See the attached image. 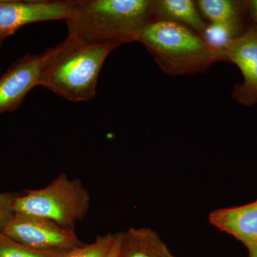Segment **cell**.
<instances>
[{"label":"cell","instance_id":"4fadbf2b","mask_svg":"<svg viewBox=\"0 0 257 257\" xmlns=\"http://www.w3.org/2000/svg\"><path fill=\"white\" fill-rule=\"evenodd\" d=\"M68 251L39 250L24 246L0 232V257H65Z\"/></svg>","mask_w":257,"mask_h":257},{"label":"cell","instance_id":"6da1fadb","mask_svg":"<svg viewBox=\"0 0 257 257\" xmlns=\"http://www.w3.org/2000/svg\"><path fill=\"white\" fill-rule=\"evenodd\" d=\"M119 42H96L69 34L49 49L39 86L74 102L90 100L96 94L98 77L106 57Z\"/></svg>","mask_w":257,"mask_h":257},{"label":"cell","instance_id":"9c48e42d","mask_svg":"<svg viewBox=\"0 0 257 257\" xmlns=\"http://www.w3.org/2000/svg\"><path fill=\"white\" fill-rule=\"evenodd\" d=\"M209 221L217 229L239 240L246 247L257 243V200L241 207L212 211Z\"/></svg>","mask_w":257,"mask_h":257},{"label":"cell","instance_id":"277c9868","mask_svg":"<svg viewBox=\"0 0 257 257\" xmlns=\"http://www.w3.org/2000/svg\"><path fill=\"white\" fill-rule=\"evenodd\" d=\"M91 206V196L78 178L61 173L46 187L25 191L12 202L14 214L46 218L67 227L84 220Z\"/></svg>","mask_w":257,"mask_h":257},{"label":"cell","instance_id":"7c38bea8","mask_svg":"<svg viewBox=\"0 0 257 257\" xmlns=\"http://www.w3.org/2000/svg\"><path fill=\"white\" fill-rule=\"evenodd\" d=\"M117 257H177L160 236L148 228H130L121 232Z\"/></svg>","mask_w":257,"mask_h":257},{"label":"cell","instance_id":"5b68a950","mask_svg":"<svg viewBox=\"0 0 257 257\" xmlns=\"http://www.w3.org/2000/svg\"><path fill=\"white\" fill-rule=\"evenodd\" d=\"M3 233L24 246L39 250L69 251L85 243L79 239L74 229L28 214H13Z\"/></svg>","mask_w":257,"mask_h":257},{"label":"cell","instance_id":"d6986e66","mask_svg":"<svg viewBox=\"0 0 257 257\" xmlns=\"http://www.w3.org/2000/svg\"><path fill=\"white\" fill-rule=\"evenodd\" d=\"M7 37L4 36V35H0V47L2 46V45H3V42L5 41V39H6Z\"/></svg>","mask_w":257,"mask_h":257},{"label":"cell","instance_id":"3957f363","mask_svg":"<svg viewBox=\"0 0 257 257\" xmlns=\"http://www.w3.org/2000/svg\"><path fill=\"white\" fill-rule=\"evenodd\" d=\"M138 42L172 77L202 73L216 62L224 61L220 52L208 46L198 34L172 22H152Z\"/></svg>","mask_w":257,"mask_h":257},{"label":"cell","instance_id":"9a60e30c","mask_svg":"<svg viewBox=\"0 0 257 257\" xmlns=\"http://www.w3.org/2000/svg\"><path fill=\"white\" fill-rule=\"evenodd\" d=\"M201 37L208 46L221 54L225 47L231 40L236 38L234 33L229 29L213 23L207 24Z\"/></svg>","mask_w":257,"mask_h":257},{"label":"cell","instance_id":"e0dca14e","mask_svg":"<svg viewBox=\"0 0 257 257\" xmlns=\"http://www.w3.org/2000/svg\"><path fill=\"white\" fill-rule=\"evenodd\" d=\"M121 232L115 233V240L114 245L111 248L110 253L108 257H117L119 253L120 242H121Z\"/></svg>","mask_w":257,"mask_h":257},{"label":"cell","instance_id":"ac0fdd59","mask_svg":"<svg viewBox=\"0 0 257 257\" xmlns=\"http://www.w3.org/2000/svg\"><path fill=\"white\" fill-rule=\"evenodd\" d=\"M248 254L249 257H257V243L248 246Z\"/></svg>","mask_w":257,"mask_h":257},{"label":"cell","instance_id":"7a4b0ae2","mask_svg":"<svg viewBox=\"0 0 257 257\" xmlns=\"http://www.w3.org/2000/svg\"><path fill=\"white\" fill-rule=\"evenodd\" d=\"M153 22L152 0H74L69 34L96 42H138Z\"/></svg>","mask_w":257,"mask_h":257},{"label":"cell","instance_id":"30bf717a","mask_svg":"<svg viewBox=\"0 0 257 257\" xmlns=\"http://www.w3.org/2000/svg\"><path fill=\"white\" fill-rule=\"evenodd\" d=\"M203 18L209 23L229 29L236 37L248 26L245 15L243 2L238 0H198L195 1Z\"/></svg>","mask_w":257,"mask_h":257},{"label":"cell","instance_id":"8fae6325","mask_svg":"<svg viewBox=\"0 0 257 257\" xmlns=\"http://www.w3.org/2000/svg\"><path fill=\"white\" fill-rule=\"evenodd\" d=\"M153 21L181 24L202 37L207 24L192 0H152Z\"/></svg>","mask_w":257,"mask_h":257},{"label":"cell","instance_id":"52a82bcc","mask_svg":"<svg viewBox=\"0 0 257 257\" xmlns=\"http://www.w3.org/2000/svg\"><path fill=\"white\" fill-rule=\"evenodd\" d=\"M49 53L48 49L37 55L27 54L0 77V114L17 110L27 94L39 86Z\"/></svg>","mask_w":257,"mask_h":257},{"label":"cell","instance_id":"8992f818","mask_svg":"<svg viewBox=\"0 0 257 257\" xmlns=\"http://www.w3.org/2000/svg\"><path fill=\"white\" fill-rule=\"evenodd\" d=\"M74 13V0H0V35L8 38L29 24L67 20Z\"/></svg>","mask_w":257,"mask_h":257},{"label":"cell","instance_id":"5bb4252c","mask_svg":"<svg viewBox=\"0 0 257 257\" xmlns=\"http://www.w3.org/2000/svg\"><path fill=\"white\" fill-rule=\"evenodd\" d=\"M115 240V234L96 236L94 241L67 252L65 257H108Z\"/></svg>","mask_w":257,"mask_h":257},{"label":"cell","instance_id":"ba28073f","mask_svg":"<svg viewBox=\"0 0 257 257\" xmlns=\"http://www.w3.org/2000/svg\"><path fill=\"white\" fill-rule=\"evenodd\" d=\"M221 54L224 61L239 67L243 76L242 83L234 86L231 97L246 106L257 104V25H248Z\"/></svg>","mask_w":257,"mask_h":257},{"label":"cell","instance_id":"2e32d148","mask_svg":"<svg viewBox=\"0 0 257 257\" xmlns=\"http://www.w3.org/2000/svg\"><path fill=\"white\" fill-rule=\"evenodd\" d=\"M243 2L248 25H257V0H244Z\"/></svg>","mask_w":257,"mask_h":257}]
</instances>
